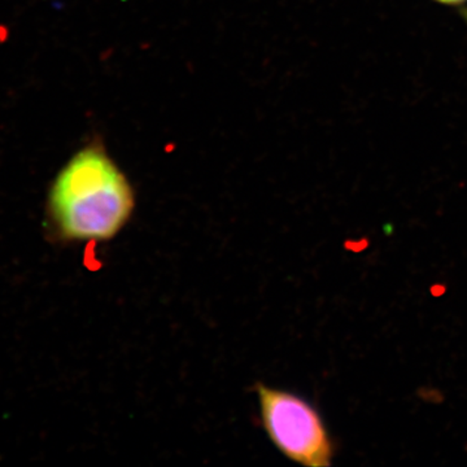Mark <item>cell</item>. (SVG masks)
Masks as SVG:
<instances>
[{
	"mask_svg": "<svg viewBox=\"0 0 467 467\" xmlns=\"http://www.w3.org/2000/svg\"><path fill=\"white\" fill-rule=\"evenodd\" d=\"M134 187L103 143L85 144L60 169L50 193L48 213L61 239L107 242L133 217Z\"/></svg>",
	"mask_w": 467,
	"mask_h": 467,
	"instance_id": "6da1fadb",
	"label": "cell"
},
{
	"mask_svg": "<svg viewBox=\"0 0 467 467\" xmlns=\"http://www.w3.org/2000/svg\"><path fill=\"white\" fill-rule=\"evenodd\" d=\"M261 425L273 445L288 460L306 467H327L334 445L316 408L295 393L254 386Z\"/></svg>",
	"mask_w": 467,
	"mask_h": 467,
	"instance_id": "7a4b0ae2",
	"label": "cell"
},
{
	"mask_svg": "<svg viewBox=\"0 0 467 467\" xmlns=\"http://www.w3.org/2000/svg\"><path fill=\"white\" fill-rule=\"evenodd\" d=\"M432 2L444 5V7L462 9V11H465L467 5V0H432Z\"/></svg>",
	"mask_w": 467,
	"mask_h": 467,
	"instance_id": "3957f363",
	"label": "cell"
}]
</instances>
